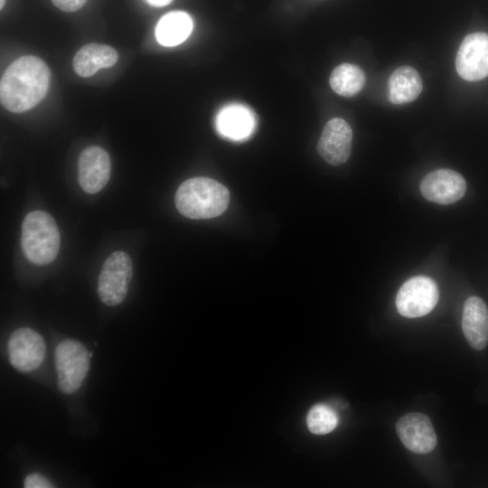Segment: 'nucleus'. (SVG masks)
Wrapping results in <instances>:
<instances>
[{"mask_svg": "<svg viewBox=\"0 0 488 488\" xmlns=\"http://www.w3.org/2000/svg\"><path fill=\"white\" fill-rule=\"evenodd\" d=\"M50 78V69L42 60L33 55L20 57L2 75V106L14 113L33 108L45 97Z\"/></svg>", "mask_w": 488, "mask_h": 488, "instance_id": "obj_1", "label": "nucleus"}, {"mask_svg": "<svg viewBox=\"0 0 488 488\" xmlns=\"http://www.w3.org/2000/svg\"><path fill=\"white\" fill-rule=\"evenodd\" d=\"M147 4L155 7H162L169 5L173 0H145Z\"/></svg>", "mask_w": 488, "mask_h": 488, "instance_id": "obj_22", "label": "nucleus"}, {"mask_svg": "<svg viewBox=\"0 0 488 488\" xmlns=\"http://www.w3.org/2000/svg\"><path fill=\"white\" fill-rule=\"evenodd\" d=\"M308 429L315 435H325L333 431L338 424L334 410L325 404H316L307 414Z\"/></svg>", "mask_w": 488, "mask_h": 488, "instance_id": "obj_19", "label": "nucleus"}, {"mask_svg": "<svg viewBox=\"0 0 488 488\" xmlns=\"http://www.w3.org/2000/svg\"><path fill=\"white\" fill-rule=\"evenodd\" d=\"M133 276L132 261L124 251H115L105 260L98 281L100 300L107 305L121 304L127 296Z\"/></svg>", "mask_w": 488, "mask_h": 488, "instance_id": "obj_5", "label": "nucleus"}, {"mask_svg": "<svg viewBox=\"0 0 488 488\" xmlns=\"http://www.w3.org/2000/svg\"><path fill=\"white\" fill-rule=\"evenodd\" d=\"M439 299L436 282L426 276L408 279L396 296L398 312L405 317H421L430 313Z\"/></svg>", "mask_w": 488, "mask_h": 488, "instance_id": "obj_6", "label": "nucleus"}, {"mask_svg": "<svg viewBox=\"0 0 488 488\" xmlns=\"http://www.w3.org/2000/svg\"><path fill=\"white\" fill-rule=\"evenodd\" d=\"M230 202V192L221 183L208 177L184 181L175 193L178 211L190 219H211L222 214Z\"/></svg>", "mask_w": 488, "mask_h": 488, "instance_id": "obj_2", "label": "nucleus"}, {"mask_svg": "<svg viewBox=\"0 0 488 488\" xmlns=\"http://www.w3.org/2000/svg\"><path fill=\"white\" fill-rule=\"evenodd\" d=\"M111 172L110 157L103 148L92 145L85 148L78 160V180L87 193H96L108 183Z\"/></svg>", "mask_w": 488, "mask_h": 488, "instance_id": "obj_12", "label": "nucleus"}, {"mask_svg": "<svg viewBox=\"0 0 488 488\" xmlns=\"http://www.w3.org/2000/svg\"><path fill=\"white\" fill-rule=\"evenodd\" d=\"M52 2L61 11L75 12L80 9L87 0H52Z\"/></svg>", "mask_w": 488, "mask_h": 488, "instance_id": "obj_21", "label": "nucleus"}, {"mask_svg": "<svg viewBox=\"0 0 488 488\" xmlns=\"http://www.w3.org/2000/svg\"><path fill=\"white\" fill-rule=\"evenodd\" d=\"M397 434L411 452L427 454L434 450L437 438L430 418L419 412L408 413L396 423Z\"/></svg>", "mask_w": 488, "mask_h": 488, "instance_id": "obj_11", "label": "nucleus"}, {"mask_svg": "<svg viewBox=\"0 0 488 488\" xmlns=\"http://www.w3.org/2000/svg\"><path fill=\"white\" fill-rule=\"evenodd\" d=\"M117 60V52L113 47L101 43H88L76 52L72 63L74 71L79 76L87 78L99 69L112 67Z\"/></svg>", "mask_w": 488, "mask_h": 488, "instance_id": "obj_15", "label": "nucleus"}, {"mask_svg": "<svg viewBox=\"0 0 488 488\" xmlns=\"http://www.w3.org/2000/svg\"><path fill=\"white\" fill-rule=\"evenodd\" d=\"M53 486V483L41 474H31L24 479L25 488H51Z\"/></svg>", "mask_w": 488, "mask_h": 488, "instance_id": "obj_20", "label": "nucleus"}, {"mask_svg": "<svg viewBox=\"0 0 488 488\" xmlns=\"http://www.w3.org/2000/svg\"><path fill=\"white\" fill-rule=\"evenodd\" d=\"M462 329L469 345L477 351L488 343V308L478 296L468 297L463 309Z\"/></svg>", "mask_w": 488, "mask_h": 488, "instance_id": "obj_14", "label": "nucleus"}, {"mask_svg": "<svg viewBox=\"0 0 488 488\" xmlns=\"http://www.w3.org/2000/svg\"><path fill=\"white\" fill-rule=\"evenodd\" d=\"M419 189L427 201L446 205L459 201L465 195L466 182L456 171L437 169L422 179Z\"/></svg>", "mask_w": 488, "mask_h": 488, "instance_id": "obj_9", "label": "nucleus"}, {"mask_svg": "<svg viewBox=\"0 0 488 488\" xmlns=\"http://www.w3.org/2000/svg\"><path fill=\"white\" fill-rule=\"evenodd\" d=\"M352 142L350 125L343 118L334 117L324 127L317 143V152L329 164L340 165L349 159Z\"/></svg>", "mask_w": 488, "mask_h": 488, "instance_id": "obj_10", "label": "nucleus"}, {"mask_svg": "<svg viewBox=\"0 0 488 488\" xmlns=\"http://www.w3.org/2000/svg\"><path fill=\"white\" fill-rule=\"evenodd\" d=\"M366 81L363 70L357 65L342 63L331 73L330 86L332 89L343 97H352L358 94Z\"/></svg>", "mask_w": 488, "mask_h": 488, "instance_id": "obj_18", "label": "nucleus"}, {"mask_svg": "<svg viewBox=\"0 0 488 488\" xmlns=\"http://www.w3.org/2000/svg\"><path fill=\"white\" fill-rule=\"evenodd\" d=\"M215 125L221 136L233 141H242L253 134L257 119L249 107L229 104L219 111Z\"/></svg>", "mask_w": 488, "mask_h": 488, "instance_id": "obj_13", "label": "nucleus"}, {"mask_svg": "<svg viewBox=\"0 0 488 488\" xmlns=\"http://www.w3.org/2000/svg\"><path fill=\"white\" fill-rule=\"evenodd\" d=\"M45 343L34 330L22 327L15 330L8 341V355L14 368L29 372L37 369L45 357Z\"/></svg>", "mask_w": 488, "mask_h": 488, "instance_id": "obj_8", "label": "nucleus"}, {"mask_svg": "<svg viewBox=\"0 0 488 488\" xmlns=\"http://www.w3.org/2000/svg\"><path fill=\"white\" fill-rule=\"evenodd\" d=\"M455 69L468 81L488 76V33H474L464 38L455 57Z\"/></svg>", "mask_w": 488, "mask_h": 488, "instance_id": "obj_7", "label": "nucleus"}, {"mask_svg": "<svg viewBox=\"0 0 488 488\" xmlns=\"http://www.w3.org/2000/svg\"><path fill=\"white\" fill-rule=\"evenodd\" d=\"M54 356L60 390L76 392L89 371V353L80 343L67 339L57 345Z\"/></svg>", "mask_w": 488, "mask_h": 488, "instance_id": "obj_4", "label": "nucleus"}, {"mask_svg": "<svg viewBox=\"0 0 488 488\" xmlns=\"http://www.w3.org/2000/svg\"><path fill=\"white\" fill-rule=\"evenodd\" d=\"M4 5H5V0H0V7H1V9L3 8Z\"/></svg>", "mask_w": 488, "mask_h": 488, "instance_id": "obj_23", "label": "nucleus"}, {"mask_svg": "<svg viewBox=\"0 0 488 488\" xmlns=\"http://www.w3.org/2000/svg\"><path fill=\"white\" fill-rule=\"evenodd\" d=\"M21 243L26 258L32 263L42 266L52 262L61 244L54 219L43 211L29 212L22 225Z\"/></svg>", "mask_w": 488, "mask_h": 488, "instance_id": "obj_3", "label": "nucleus"}, {"mask_svg": "<svg viewBox=\"0 0 488 488\" xmlns=\"http://www.w3.org/2000/svg\"><path fill=\"white\" fill-rule=\"evenodd\" d=\"M422 88L418 72L412 67L401 66L389 78L388 98L391 103L397 105L411 102L419 96Z\"/></svg>", "mask_w": 488, "mask_h": 488, "instance_id": "obj_16", "label": "nucleus"}, {"mask_svg": "<svg viewBox=\"0 0 488 488\" xmlns=\"http://www.w3.org/2000/svg\"><path fill=\"white\" fill-rule=\"evenodd\" d=\"M193 27L192 17L183 11L170 12L158 21L155 26L157 42L167 47L178 45L190 35Z\"/></svg>", "mask_w": 488, "mask_h": 488, "instance_id": "obj_17", "label": "nucleus"}]
</instances>
